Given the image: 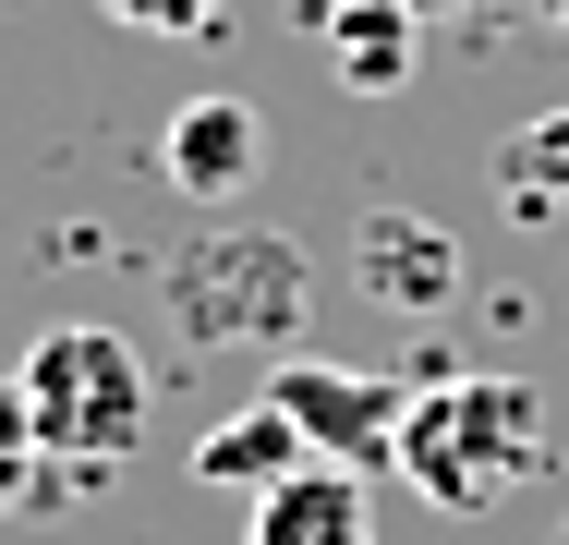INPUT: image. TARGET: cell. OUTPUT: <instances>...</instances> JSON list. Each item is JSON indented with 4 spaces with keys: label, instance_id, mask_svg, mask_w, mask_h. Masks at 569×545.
<instances>
[{
    "label": "cell",
    "instance_id": "13",
    "mask_svg": "<svg viewBox=\"0 0 569 545\" xmlns=\"http://www.w3.org/2000/svg\"><path fill=\"white\" fill-rule=\"evenodd\" d=\"M509 24H533V37H569V0H509Z\"/></svg>",
    "mask_w": 569,
    "mask_h": 545
},
{
    "label": "cell",
    "instance_id": "1",
    "mask_svg": "<svg viewBox=\"0 0 569 545\" xmlns=\"http://www.w3.org/2000/svg\"><path fill=\"white\" fill-rule=\"evenodd\" d=\"M546 460H558V436H546V388H533V376H425L412 413H400V460H388V473H400L425 509L485 522V509H509Z\"/></svg>",
    "mask_w": 569,
    "mask_h": 545
},
{
    "label": "cell",
    "instance_id": "4",
    "mask_svg": "<svg viewBox=\"0 0 569 545\" xmlns=\"http://www.w3.org/2000/svg\"><path fill=\"white\" fill-rule=\"evenodd\" d=\"M267 400L303 425L316 460H351V473H388L400 460V413H412L400 376H363V364H328V351H279L267 364Z\"/></svg>",
    "mask_w": 569,
    "mask_h": 545
},
{
    "label": "cell",
    "instance_id": "12",
    "mask_svg": "<svg viewBox=\"0 0 569 545\" xmlns=\"http://www.w3.org/2000/svg\"><path fill=\"white\" fill-rule=\"evenodd\" d=\"M98 12H110V24H133V37H170V49H219L242 0H98Z\"/></svg>",
    "mask_w": 569,
    "mask_h": 545
},
{
    "label": "cell",
    "instance_id": "11",
    "mask_svg": "<svg viewBox=\"0 0 569 545\" xmlns=\"http://www.w3.org/2000/svg\"><path fill=\"white\" fill-rule=\"evenodd\" d=\"M49 497V448H37V413H24V376H0V522Z\"/></svg>",
    "mask_w": 569,
    "mask_h": 545
},
{
    "label": "cell",
    "instance_id": "10",
    "mask_svg": "<svg viewBox=\"0 0 569 545\" xmlns=\"http://www.w3.org/2000/svg\"><path fill=\"white\" fill-rule=\"evenodd\" d=\"M497 207L509 218H569V109H546V121H521L509 146H497Z\"/></svg>",
    "mask_w": 569,
    "mask_h": 545
},
{
    "label": "cell",
    "instance_id": "9",
    "mask_svg": "<svg viewBox=\"0 0 569 545\" xmlns=\"http://www.w3.org/2000/svg\"><path fill=\"white\" fill-rule=\"evenodd\" d=\"M303 460H316V448H303V425H291L267 388L194 436V485H219V497H267V485H279V473H303Z\"/></svg>",
    "mask_w": 569,
    "mask_h": 545
},
{
    "label": "cell",
    "instance_id": "3",
    "mask_svg": "<svg viewBox=\"0 0 569 545\" xmlns=\"http://www.w3.org/2000/svg\"><path fill=\"white\" fill-rule=\"evenodd\" d=\"M303 304H316V267H303V242L291 230H219V242H194L182 267H170V316L194 351H279V339H303Z\"/></svg>",
    "mask_w": 569,
    "mask_h": 545
},
{
    "label": "cell",
    "instance_id": "7",
    "mask_svg": "<svg viewBox=\"0 0 569 545\" xmlns=\"http://www.w3.org/2000/svg\"><path fill=\"white\" fill-rule=\"evenodd\" d=\"M303 24L328 37V73L351 98H400L425 73V12L412 0H303Z\"/></svg>",
    "mask_w": 569,
    "mask_h": 545
},
{
    "label": "cell",
    "instance_id": "5",
    "mask_svg": "<svg viewBox=\"0 0 569 545\" xmlns=\"http://www.w3.org/2000/svg\"><path fill=\"white\" fill-rule=\"evenodd\" d=\"M351 279H363V304H388V316H449L460 304V242L425 207H363Z\"/></svg>",
    "mask_w": 569,
    "mask_h": 545
},
{
    "label": "cell",
    "instance_id": "14",
    "mask_svg": "<svg viewBox=\"0 0 569 545\" xmlns=\"http://www.w3.org/2000/svg\"><path fill=\"white\" fill-rule=\"evenodd\" d=\"M412 12H425V37H437V24H460V12H485V0H412Z\"/></svg>",
    "mask_w": 569,
    "mask_h": 545
},
{
    "label": "cell",
    "instance_id": "8",
    "mask_svg": "<svg viewBox=\"0 0 569 545\" xmlns=\"http://www.w3.org/2000/svg\"><path fill=\"white\" fill-rule=\"evenodd\" d=\"M242 545H376V473L351 460H303L254 497V534Z\"/></svg>",
    "mask_w": 569,
    "mask_h": 545
},
{
    "label": "cell",
    "instance_id": "6",
    "mask_svg": "<svg viewBox=\"0 0 569 545\" xmlns=\"http://www.w3.org/2000/svg\"><path fill=\"white\" fill-rule=\"evenodd\" d=\"M158 170H170V195H194V207L254 195V170H267V121H254V98H182L170 133H158Z\"/></svg>",
    "mask_w": 569,
    "mask_h": 545
},
{
    "label": "cell",
    "instance_id": "2",
    "mask_svg": "<svg viewBox=\"0 0 569 545\" xmlns=\"http://www.w3.org/2000/svg\"><path fill=\"white\" fill-rule=\"evenodd\" d=\"M12 376H24V413H37V448H49V497L121 473V460L146 448V425H158V376H146V351H133L121 327H98V316L37 327Z\"/></svg>",
    "mask_w": 569,
    "mask_h": 545
}]
</instances>
